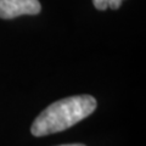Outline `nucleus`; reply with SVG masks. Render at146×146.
<instances>
[{"instance_id":"1","label":"nucleus","mask_w":146,"mask_h":146,"mask_svg":"<svg viewBox=\"0 0 146 146\" xmlns=\"http://www.w3.org/2000/svg\"><path fill=\"white\" fill-rule=\"evenodd\" d=\"M96 100L90 95H77L51 104L34 119L31 133L45 136L73 127L95 111Z\"/></svg>"},{"instance_id":"2","label":"nucleus","mask_w":146,"mask_h":146,"mask_svg":"<svg viewBox=\"0 0 146 146\" xmlns=\"http://www.w3.org/2000/svg\"><path fill=\"white\" fill-rule=\"evenodd\" d=\"M42 10L38 0H0V18L10 20L22 15H36Z\"/></svg>"},{"instance_id":"3","label":"nucleus","mask_w":146,"mask_h":146,"mask_svg":"<svg viewBox=\"0 0 146 146\" xmlns=\"http://www.w3.org/2000/svg\"><path fill=\"white\" fill-rule=\"evenodd\" d=\"M106 3H107V6L110 9H112V10H116V9H118V7L122 5L123 0H106Z\"/></svg>"},{"instance_id":"4","label":"nucleus","mask_w":146,"mask_h":146,"mask_svg":"<svg viewBox=\"0 0 146 146\" xmlns=\"http://www.w3.org/2000/svg\"><path fill=\"white\" fill-rule=\"evenodd\" d=\"M60 146H85L83 144H68V145H60Z\"/></svg>"}]
</instances>
